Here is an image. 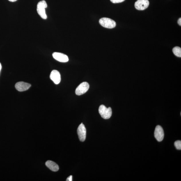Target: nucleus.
Segmentation results:
<instances>
[{
    "label": "nucleus",
    "mask_w": 181,
    "mask_h": 181,
    "mask_svg": "<svg viewBox=\"0 0 181 181\" xmlns=\"http://www.w3.org/2000/svg\"><path fill=\"white\" fill-rule=\"evenodd\" d=\"M99 112L101 117L104 119L110 118L112 114V111L111 107L108 108L104 105H100L99 108Z\"/></svg>",
    "instance_id": "obj_1"
},
{
    "label": "nucleus",
    "mask_w": 181,
    "mask_h": 181,
    "mask_svg": "<svg viewBox=\"0 0 181 181\" xmlns=\"http://www.w3.org/2000/svg\"><path fill=\"white\" fill-rule=\"evenodd\" d=\"M47 7V4L45 1L39 2L37 5V13L41 17L44 19H46L47 18L45 10V9Z\"/></svg>",
    "instance_id": "obj_2"
},
{
    "label": "nucleus",
    "mask_w": 181,
    "mask_h": 181,
    "mask_svg": "<svg viewBox=\"0 0 181 181\" xmlns=\"http://www.w3.org/2000/svg\"><path fill=\"white\" fill-rule=\"evenodd\" d=\"M99 23L103 27L112 29L116 26V22L113 20L107 17H103L99 21Z\"/></svg>",
    "instance_id": "obj_3"
},
{
    "label": "nucleus",
    "mask_w": 181,
    "mask_h": 181,
    "mask_svg": "<svg viewBox=\"0 0 181 181\" xmlns=\"http://www.w3.org/2000/svg\"><path fill=\"white\" fill-rule=\"evenodd\" d=\"M89 88V85L88 83L86 82L81 83L75 89V94L78 96L84 94L88 91Z\"/></svg>",
    "instance_id": "obj_4"
},
{
    "label": "nucleus",
    "mask_w": 181,
    "mask_h": 181,
    "mask_svg": "<svg viewBox=\"0 0 181 181\" xmlns=\"http://www.w3.org/2000/svg\"><path fill=\"white\" fill-rule=\"evenodd\" d=\"M149 5L148 0H138L135 2V6L138 10H144L148 7Z\"/></svg>",
    "instance_id": "obj_5"
},
{
    "label": "nucleus",
    "mask_w": 181,
    "mask_h": 181,
    "mask_svg": "<svg viewBox=\"0 0 181 181\" xmlns=\"http://www.w3.org/2000/svg\"><path fill=\"white\" fill-rule=\"evenodd\" d=\"M77 133L79 140L84 142L86 138V130L83 123L79 125L77 128Z\"/></svg>",
    "instance_id": "obj_6"
},
{
    "label": "nucleus",
    "mask_w": 181,
    "mask_h": 181,
    "mask_svg": "<svg viewBox=\"0 0 181 181\" xmlns=\"http://www.w3.org/2000/svg\"><path fill=\"white\" fill-rule=\"evenodd\" d=\"M154 136L158 142L162 141L164 138V132L162 127L160 126H157L154 132Z\"/></svg>",
    "instance_id": "obj_7"
},
{
    "label": "nucleus",
    "mask_w": 181,
    "mask_h": 181,
    "mask_svg": "<svg viewBox=\"0 0 181 181\" xmlns=\"http://www.w3.org/2000/svg\"><path fill=\"white\" fill-rule=\"evenodd\" d=\"M52 56L54 58L60 62L66 63L69 60L68 57L62 53L55 52L53 53Z\"/></svg>",
    "instance_id": "obj_8"
},
{
    "label": "nucleus",
    "mask_w": 181,
    "mask_h": 181,
    "mask_svg": "<svg viewBox=\"0 0 181 181\" xmlns=\"http://www.w3.org/2000/svg\"><path fill=\"white\" fill-rule=\"evenodd\" d=\"M31 85L30 83L20 81L16 83L15 87L16 89L19 92H23L28 90L30 88Z\"/></svg>",
    "instance_id": "obj_9"
},
{
    "label": "nucleus",
    "mask_w": 181,
    "mask_h": 181,
    "mask_svg": "<svg viewBox=\"0 0 181 181\" xmlns=\"http://www.w3.org/2000/svg\"><path fill=\"white\" fill-rule=\"evenodd\" d=\"M50 78L55 84H59L61 81V75L59 71L54 70L51 71Z\"/></svg>",
    "instance_id": "obj_10"
},
{
    "label": "nucleus",
    "mask_w": 181,
    "mask_h": 181,
    "mask_svg": "<svg viewBox=\"0 0 181 181\" xmlns=\"http://www.w3.org/2000/svg\"><path fill=\"white\" fill-rule=\"evenodd\" d=\"M46 166L50 170L53 172H56L59 170V168L58 165L52 161L48 160L46 162Z\"/></svg>",
    "instance_id": "obj_11"
},
{
    "label": "nucleus",
    "mask_w": 181,
    "mask_h": 181,
    "mask_svg": "<svg viewBox=\"0 0 181 181\" xmlns=\"http://www.w3.org/2000/svg\"><path fill=\"white\" fill-rule=\"evenodd\" d=\"M172 51L174 55L178 57H181V48L178 46L175 47L172 49Z\"/></svg>",
    "instance_id": "obj_12"
},
{
    "label": "nucleus",
    "mask_w": 181,
    "mask_h": 181,
    "mask_svg": "<svg viewBox=\"0 0 181 181\" xmlns=\"http://www.w3.org/2000/svg\"><path fill=\"white\" fill-rule=\"evenodd\" d=\"M176 149L178 150H181V141L180 140L177 141L174 143Z\"/></svg>",
    "instance_id": "obj_13"
},
{
    "label": "nucleus",
    "mask_w": 181,
    "mask_h": 181,
    "mask_svg": "<svg viewBox=\"0 0 181 181\" xmlns=\"http://www.w3.org/2000/svg\"><path fill=\"white\" fill-rule=\"evenodd\" d=\"M111 2L114 3H119L122 2L125 0H110Z\"/></svg>",
    "instance_id": "obj_14"
},
{
    "label": "nucleus",
    "mask_w": 181,
    "mask_h": 181,
    "mask_svg": "<svg viewBox=\"0 0 181 181\" xmlns=\"http://www.w3.org/2000/svg\"><path fill=\"white\" fill-rule=\"evenodd\" d=\"M73 176H69L68 178L67 179L66 181H72L73 180Z\"/></svg>",
    "instance_id": "obj_15"
},
{
    "label": "nucleus",
    "mask_w": 181,
    "mask_h": 181,
    "mask_svg": "<svg viewBox=\"0 0 181 181\" xmlns=\"http://www.w3.org/2000/svg\"><path fill=\"white\" fill-rule=\"evenodd\" d=\"M178 23L179 25H180V26H181V18H180L178 19Z\"/></svg>",
    "instance_id": "obj_16"
},
{
    "label": "nucleus",
    "mask_w": 181,
    "mask_h": 181,
    "mask_svg": "<svg viewBox=\"0 0 181 181\" xmlns=\"http://www.w3.org/2000/svg\"><path fill=\"white\" fill-rule=\"evenodd\" d=\"M8 1H10L13 2H15L17 1V0H8Z\"/></svg>",
    "instance_id": "obj_17"
},
{
    "label": "nucleus",
    "mask_w": 181,
    "mask_h": 181,
    "mask_svg": "<svg viewBox=\"0 0 181 181\" xmlns=\"http://www.w3.org/2000/svg\"><path fill=\"white\" fill-rule=\"evenodd\" d=\"M1 63H0V72H1Z\"/></svg>",
    "instance_id": "obj_18"
}]
</instances>
